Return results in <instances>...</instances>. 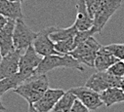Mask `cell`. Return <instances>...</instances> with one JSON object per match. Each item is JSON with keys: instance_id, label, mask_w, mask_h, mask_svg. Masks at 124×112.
<instances>
[{"instance_id": "1", "label": "cell", "mask_w": 124, "mask_h": 112, "mask_svg": "<svg viewBox=\"0 0 124 112\" xmlns=\"http://www.w3.org/2000/svg\"><path fill=\"white\" fill-rule=\"evenodd\" d=\"M49 88V80L46 74L32 75L19 85L14 92L23 98L28 104L35 103Z\"/></svg>"}, {"instance_id": "2", "label": "cell", "mask_w": 124, "mask_h": 112, "mask_svg": "<svg viewBox=\"0 0 124 112\" xmlns=\"http://www.w3.org/2000/svg\"><path fill=\"white\" fill-rule=\"evenodd\" d=\"M59 67L84 71L83 64L73 59L70 55H51L42 58L39 65L34 71V75L46 74L47 72Z\"/></svg>"}, {"instance_id": "3", "label": "cell", "mask_w": 124, "mask_h": 112, "mask_svg": "<svg viewBox=\"0 0 124 112\" xmlns=\"http://www.w3.org/2000/svg\"><path fill=\"white\" fill-rule=\"evenodd\" d=\"M101 47L102 45L95 39V37L91 36L77 45L73 49V51L70 53V55L80 63L85 64L89 67H94L96 56Z\"/></svg>"}, {"instance_id": "4", "label": "cell", "mask_w": 124, "mask_h": 112, "mask_svg": "<svg viewBox=\"0 0 124 112\" xmlns=\"http://www.w3.org/2000/svg\"><path fill=\"white\" fill-rule=\"evenodd\" d=\"M37 32H34L30 27L24 22L23 18L16 20L14 27V47L16 50L24 52L30 45H32Z\"/></svg>"}, {"instance_id": "5", "label": "cell", "mask_w": 124, "mask_h": 112, "mask_svg": "<svg viewBox=\"0 0 124 112\" xmlns=\"http://www.w3.org/2000/svg\"><path fill=\"white\" fill-rule=\"evenodd\" d=\"M122 79L123 78L115 77L107 71H97L88 78L85 86L100 94L108 88L120 87Z\"/></svg>"}, {"instance_id": "6", "label": "cell", "mask_w": 124, "mask_h": 112, "mask_svg": "<svg viewBox=\"0 0 124 112\" xmlns=\"http://www.w3.org/2000/svg\"><path fill=\"white\" fill-rule=\"evenodd\" d=\"M122 3L123 0H104L100 8L93 16V26L96 28L98 33L102 32L109 19L120 8Z\"/></svg>"}, {"instance_id": "7", "label": "cell", "mask_w": 124, "mask_h": 112, "mask_svg": "<svg viewBox=\"0 0 124 112\" xmlns=\"http://www.w3.org/2000/svg\"><path fill=\"white\" fill-rule=\"evenodd\" d=\"M56 29V26L45 27L39 32H37V35L32 42V47L34 48L35 52L42 58L51 55H60L55 49L54 42L50 38V34Z\"/></svg>"}, {"instance_id": "8", "label": "cell", "mask_w": 124, "mask_h": 112, "mask_svg": "<svg viewBox=\"0 0 124 112\" xmlns=\"http://www.w3.org/2000/svg\"><path fill=\"white\" fill-rule=\"evenodd\" d=\"M41 60L42 57L35 52L32 45H30L21 55L18 72L25 75L27 78H30L32 75H34V71L39 65Z\"/></svg>"}, {"instance_id": "9", "label": "cell", "mask_w": 124, "mask_h": 112, "mask_svg": "<svg viewBox=\"0 0 124 112\" xmlns=\"http://www.w3.org/2000/svg\"><path fill=\"white\" fill-rule=\"evenodd\" d=\"M75 98L90 110H96L103 105L100 94L88 87H75L69 90Z\"/></svg>"}, {"instance_id": "10", "label": "cell", "mask_w": 124, "mask_h": 112, "mask_svg": "<svg viewBox=\"0 0 124 112\" xmlns=\"http://www.w3.org/2000/svg\"><path fill=\"white\" fill-rule=\"evenodd\" d=\"M22 51L14 50L2 57L0 62V80L15 75L19 71V63Z\"/></svg>"}, {"instance_id": "11", "label": "cell", "mask_w": 124, "mask_h": 112, "mask_svg": "<svg viewBox=\"0 0 124 112\" xmlns=\"http://www.w3.org/2000/svg\"><path fill=\"white\" fill-rule=\"evenodd\" d=\"M66 91L62 89H50L48 88L42 97L32 105L39 112H50L58 100L64 96Z\"/></svg>"}, {"instance_id": "12", "label": "cell", "mask_w": 124, "mask_h": 112, "mask_svg": "<svg viewBox=\"0 0 124 112\" xmlns=\"http://www.w3.org/2000/svg\"><path fill=\"white\" fill-rule=\"evenodd\" d=\"M15 22L16 21L14 20H8L7 23L0 30V53H1L2 57L15 50L13 40Z\"/></svg>"}, {"instance_id": "13", "label": "cell", "mask_w": 124, "mask_h": 112, "mask_svg": "<svg viewBox=\"0 0 124 112\" xmlns=\"http://www.w3.org/2000/svg\"><path fill=\"white\" fill-rule=\"evenodd\" d=\"M77 30H88L93 27L94 21L90 16L84 0H77L76 2V19L73 23Z\"/></svg>"}, {"instance_id": "14", "label": "cell", "mask_w": 124, "mask_h": 112, "mask_svg": "<svg viewBox=\"0 0 124 112\" xmlns=\"http://www.w3.org/2000/svg\"><path fill=\"white\" fill-rule=\"evenodd\" d=\"M0 15L8 20H18L23 18L22 3L11 2L8 0H0Z\"/></svg>"}, {"instance_id": "15", "label": "cell", "mask_w": 124, "mask_h": 112, "mask_svg": "<svg viewBox=\"0 0 124 112\" xmlns=\"http://www.w3.org/2000/svg\"><path fill=\"white\" fill-rule=\"evenodd\" d=\"M103 104L106 107H110L116 103L124 102V92L120 87H111L100 93Z\"/></svg>"}, {"instance_id": "16", "label": "cell", "mask_w": 124, "mask_h": 112, "mask_svg": "<svg viewBox=\"0 0 124 112\" xmlns=\"http://www.w3.org/2000/svg\"><path fill=\"white\" fill-rule=\"evenodd\" d=\"M119 61L114 56H112L110 53H108L107 50L101 47V49L98 51L96 59L94 62V67L97 71H107L114 63Z\"/></svg>"}, {"instance_id": "17", "label": "cell", "mask_w": 124, "mask_h": 112, "mask_svg": "<svg viewBox=\"0 0 124 112\" xmlns=\"http://www.w3.org/2000/svg\"><path fill=\"white\" fill-rule=\"evenodd\" d=\"M26 79H28L25 75L17 72L15 75L4 78L0 80V100H1V98L3 97V95L8 92L9 90H15L19 85L23 82H24Z\"/></svg>"}, {"instance_id": "18", "label": "cell", "mask_w": 124, "mask_h": 112, "mask_svg": "<svg viewBox=\"0 0 124 112\" xmlns=\"http://www.w3.org/2000/svg\"><path fill=\"white\" fill-rule=\"evenodd\" d=\"M75 99V96L70 91H67L64 96L58 100V102L50 112H70Z\"/></svg>"}, {"instance_id": "19", "label": "cell", "mask_w": 124, "mask_h": 112, "mask_svg": "<svg viewBox=\"0 0 124 112\" xmlns=\"http://www.w3.org/2000/svg\"><path fill=\"white\" fill-rule=\"evenodd\" d=\"M77 28L75 27L74 24H72L71 26H69L67 28H58L54 30L51 34H50V38L51 40L56 43L59 41H63L66 39H69L70 37H74L75 34L77 33Z\"/></svg>"}, {"instance_id": "20", "label": "cell", "mask_w": 124, "mask_h": 112, "mask_svg": "<svg viewBox=\"0 0 124 112\" xmlns=\"http://www.w3.org/2000/svg\"><path fill=\"white\" fill-rule=\"evenodd\" d=\"M55 44V49L60 55H70L71 51L75 48L74 46V37H70L69 39L59 41L54 43Z\"/></svg>"}, {"instance_id": "21", "label": "cell", "mask_w": 124, "mask_h": 112, "mask_svg": "<svg viewBox=\"0 0 124 112\" xmlns=\"http://www.w3.org/2000/svg\"><path fill=\"white\" fill-rule=\"evenodd\" d=\"M103 48L119 61H124V44H109L103 46Z\"/></svg>"}, {"instance_id": "22", "label": "cell", "mask_w": 124, "mask_h": 112, "mask_svg": "<svg viewBox=\"0 0 124 112\" xmlns=\"http://www.w3.org/2000/svg\"><path fill=\"white\" fill-rule=\"evenodd\" d=\"M107 72L115 77L124 78V61H117L107 70Z\"/></svg>"}, {"instance_id": "23", "label": "cell", "mask_w": 124, "mask_h": 112, "mask_svg": "<svg viewBox=\"0 0 124 112\" xmlns=\"http://www.w3.org/2000/svg\"><path fill=\"white\" fill-rule=\"evenodd\" d=\"M85 4L87 6V10L90 14V16L93 18L94 14L97 12V10L100 8L104 0H84Z\"/></svg>"}, {"instance_id": "24", "label": "cell", "mask_w": 124, "mask_h": 112, "mask_svg": "<svg viewBox=\"0 0 124 112\" xmlns=\"http://www.w3.org/2000/svg\"><path fill=\"white\" fill-rule=\"evenodd\" d=\"M70 112H91V110L89 108H87L82 102H80L77 98L75 99Z\"/></svg>"}, {"instance_id": "25", "label": "cell", "mask_w": 124, "mask_h": 112, "mask_svg": "<svg viewBox=\"0 0 124 112\" xmlns=\"http://www.w3.org/2000/svg\"><path fill=\"white\" fill-rule=\"evenodd\" d=\"M7 21H8V19H6L5 17H3L2 15H0V30H1L3 27H4V25L7 23Z\"/></svg>"}, {"instance_id": "26", "label": "cell", "mask_w": 124, "mask_h": 112, "mask_svg": "<svg viewBox=\"0 0 124 112\" xmlns=\"http://www.w3.org/2000/svg\"><path fill=\"white\" fill-rule=\"evenodd\" d=\"M27 112H39V111H37L32 104H28V111Z\"/></svg>"}, {"instance_id": "27", "label": "cell", "mask_w": 124, "mask_h": 112, "mask_svg": "<svg viewBox=\"0 0 124 112\" xmlns=\"http://www.w3.org/2000/svg\"><path fill=\"white\" fill-rule=\"evenodd\" d=\"M6 110V107L3 105V103L1 102V100H0V111H5Z\"/></svg>"}, {"instance_id": "28", "label": "cell", "mask_w": 124, "mask_h": 112, "mask_svg": "<svg viewBox=\"0 0 124 112\" xmlns=\"http://www.w3.org/2000/svg\"><path fill=\"white\" fill-rule=\"evenodd\" d=\"M120 88L122 89V91L124 92V78L122 79V81H121V84H120Z\"/></svg>"}, {"instance_id": "29", "label": "cell", "mask_w": 124, "mask_h": 112, "mask_svg": "<svg viewBox=\"0 0 124 112\" xmlns=\"http://www.w3.org/2000/svg\"><path fill=\"white\" fill-rule=\"evenodd\" d=\"M8 1H11V2H20V3H23L24 0H8Z\"/></svg>"}, {"instance_id": "30", "label": "cell", "mask_w": 124, "mask_h": 112, "mask_svg": "<svg viewBox=\"0 0 124 112\" xmlns=\"http://www.w3.org/2000/svg\"><path fill=\"white\" fill-rule=\"evenodd\" d=\"M1 60H2V55H1V53H0V62H1Z\"/></svg>"}]
</instances>
